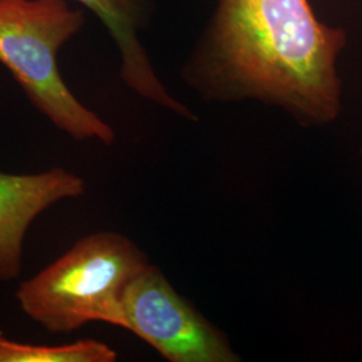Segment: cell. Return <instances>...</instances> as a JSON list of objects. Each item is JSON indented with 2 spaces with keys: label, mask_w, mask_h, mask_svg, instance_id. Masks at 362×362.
Masks as SVG:
<instances>
[{
  "label": "cell",
  "mask_w": 362,
  "mask_h": 362,
  "mask_svg": "<svg viewBox=\"0 0 362 362\" xmlns=\"http://www.w3.org/2000/svg\"><path fill=\"white\" fill-rule=\"evenodd\" d=\"M117 351L97 339L65 345L22 344L0 333V362H115Z\"/></svg>",
  "instance_id": "7"
},
{
  "label": "cell",
  "mask_w": 362,
  "mask_h": 362,
  "mask_svg": "<svg viewBox=\"0 0 362 362\" xmlns=\"http://www.w3.org/2000/svg\"><path fill=\"white\" fill-rule=\"evenodd\" d=\"M346 43L309 0H219L182 78L207 100H257L306 125L341 110L337 59Z\"/></svg>",
  "instance_id": "1"
},
{
  "label": "cell",
  "mask_w": 362,
  "mask_h": 362,
  "mask_svg": "<svg viewBox=\"0 0 362 362\" xmlns=\"http://www.w3.org/2000/svg\"><path fill=\"white\" fill-rule=\"evenodd\" d=\"M124 326L169 362H236L227 337L148 263L130 282L122 302Z\"/></svg>",
  "instance_id": "4"
},
{
  "label": "cell",
  "mask_w": 362,
  "mask_h": 362,
  "mask_svg": "<svg viewBox=\"0 0 362 362\" xmlns=\"http://www.w3.org/2000/svg\"><path fill=\"white\" fill-rule=\"evenodd\" d=\"M95 13L107 27L121 57V78L140 97L177 116L192 119L191 110L172 97L158 79L139 31L145 22L144 0H76Z\"/></svg>",
  "instance_id": "6"
},
{
  "label": "cell",
  "mask_w": 362,
  "mask_h": 362,
  "mask_svg": "<svg viewBox=\"0 0 362 362\" xmlns=\"http://www.w3.org/2000/svg\"><path fill=\"white\" fill-rule=\"evenodd\" d=\"M85 25L65 0H0V64L34 107L76 141H116V132L69 89L58 54Z\"/></svg>",
  "instance_id": "3"
},
{
  "label": "cell",
  "mask_w": 362,
  "mask_h": 362,
  "mask_svg": "<svg viewBox=\"0 0 362 362\" xmlns=\"http://www.w3.org/2000/svg\"><path fill=\"white\" fill-rule=\"evenodd\" d=\"M86 181L65 168L40 173L0 172V284L21 275L31 223L54 204L86 194Z\"/></svg>",
  "instance_id": "5"
},
{
  "label": "cell",
  "mask_w": 362,
  "mask_h": 362,
  "mask_svg": "<svg viewBox=\"0 0 362 362\" xmlns=\"http://www.w3.org/2000/svg\"><path fill=\"white\" fill-rule=\"evenodd\" d=\"M148 263L128 236L90 233L22 282L15 297L27 317L50 333H71L90 322L122 327L125 291Z\"/></svg>",
  "instance_id": "2"
}]
</instances>
